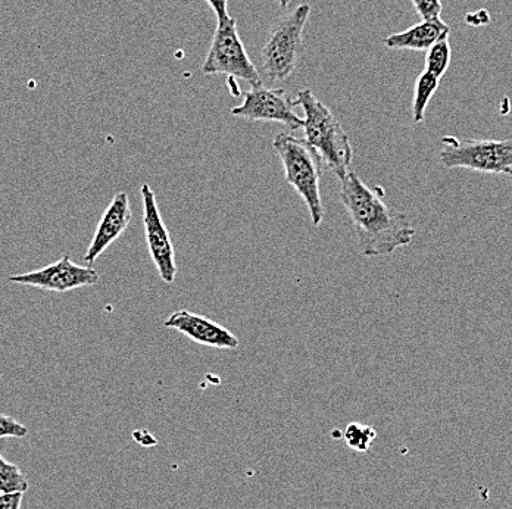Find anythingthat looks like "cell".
I'll return each mask as SVG.
<instances>
[{"mask_svg":"<svg viewBox=\"0 0 512 509\" xmlns=\"http://www.w3.org/2000/svg\"><path fill=\"white\" fill-rule=\"evenodd\" d=\"M340 201L351 217L362 255H390L411 245L415 230L410 217L384 202L383 187L370 189L351 171L340 179Z\"/></svg>","mask_w":512,"mask_h":509,"instance_id":"obj_1","label":"cell"},{"mask_svg":"<svg viewBox=\"0 0 512 509\" xmlns=\"http://www.w3.org/2000/svg\"><path fill=\"white\" fill-rule=\"evenodd\" d=\"M296 103L305 112L302 127L305 131V140L318 152L324 164L339 177V180L343 179L352 171L354 151L342 124L311 90H301L296 95Z\"/></svg>","mask_w":512,"mask_h":509,"instance_id":"obj_2","label":"cell"},{"mask_svg":"<svg viewBox=\"0 0 512 509\" xmlns=\"http://www.w3.org/2000/svg\"><path fill=\"white\" fill-rule=\"evenodd\" d=\"M273 148L282 161L287 183L298 192L307 205L312 224L315 227L321 226L324 220L320 190L323 159L307 140L298 139L289 133L276 134Z\"/></svg>","mask_w":512,"mask_h":509,"instance_id":"obj_3","label":"cell"},{"mask_svg":"<svg viewBox=\"0 0 512 509\" xmlns=\"http://www.w3.org/2000/svg\"><path fill=\"white\" fill-rule=\"evenodd\" d=\"M311 6L302 3L295 11L280 17L270 28L261 51L262 74L271 83L287 80L298 67L304 48V31Z\"/></svg>","mask_w":512,"mask_h":509,"instance_id":"obj_4","label":"cell"},{"mask_svg":"<svg viewBox=\"0 0 512 509\" xmlns=\"http://www.w3.org/2000/svg\"><path fill=\"white\" fill-rule=\"evenodd\" d=\"M440 143L439 159L449 170L461 168L512 177V140H458L454 136H445Z\"/></svg>","mask_w":512,"mask_h":509,"instance_id":"obj_5","label":"cell"},{"mask_svg":"<svg viewBox=\"0 0 512 509\" xmlns=\"http://www.w3.org/2000/svg\"><path fill=\"white\" fill-rule=\"evenodd\" d=\"M202 74H226L231 78L248 81L252 87L262 86L261 74L249 58L240 39L234 18L218 24L202 67Z\"/></svg>","mask_w":512,"mask_h":509,"instance_id":"obj_6","label":"cell"},{"mask_svg":"<svg viewBox=\"0 0 512 509\" xmlns=\"http://www.w3.org/2000/svg\"><path fill=\"white\" fill-rule=\"evenodd\" d=\"M295 106H298L296 99L290 98L284 90L258 86L245 93L242 105L231 109V114L251 123H280L290 130H299L304 127V120L293 111Z\"/></svg>","mask_w":512,"mask_h":509,"instance_id":"obj_7","label":"cell"},{"mask_svg":"<svg viewBox=\"0 0 512 509\" xmlns=\"http://www.w3.org/2000/svg\"><path fill=\"white\" fill-rule=\"evenodd\" d=\"M140 195H142L143 226H145L149 254L161 280L167 284L174 283L177 276L176 251L159 211L155 192L148 183H145L140 187Z\"/></svg>","mask_w":512,"mask_h":509,"instance_id":"obj_8","label":"cell"},{"mask_svg":"<svg viewBox=\"0 0 512 509\" xmlns=\"http://www.w3.org/2000/svg\"><path fill=\"white\" fill-rule=\"evenodd\" d=\"M9 281L48 292L65 293L78 287L95 286L99 283V274L93 268L78 265L71 261L70 256L64 255L42 270L11 276Z\"/></svg>","mask_w":512,"mask_h":509,"instance_id":"obj_9","label":"cell"},{"mask_svg":"<svg viewBox=\"0 0 512 509\" xmlns=\"http://www.w3.org/2000/svg\"><path fill=\"white\" fill-rule=\"evenodd\" d=\"M164 326L167 329L179 331L193 342L208 348L237 349L240 345L239 339L226 327L209 320L204 315L193 314L186 309L173 312L165 320Z\"/></svg>","mask_w":512,"mask_h":509,"instance_id":"obj_10","label":"cell"},{"mask_svg":"<svg viewBox=\"0 0 512 509\" xmlns=\"http://www.w3.org/2000/svg\"><path fill=\"white\" fill-rule=\"evenodd\" d=\"M131 221L130 201L126 192L117 193L111 204L103 212L98 229L95 231L92 243L84 255V262L93 265L99 258L127 230Z\"/></svg>","mask_w":512,"mask_h":509,"instance_id":"obj_11","label":"cell"},{"mask_svg":"<svg viewBox=\"0 0 512 509\" xmlns=\"http://www.w3.org/2000/svg\"><path fill=\"white\" fill-rule=\"evenodd\" d=\"M451 28L439 20H421L420 23L401 31V33L392 34L384 39V45L389 49L396 51H417L427 52L436 42L443 37H448Z\"/></svg>","mask_w":512,"mask_h":509,"instance_id":"obj_12","label":"cell"},{"mask_svg":"<svg viewBox=\"0 0 512 509\" xmlns=\"http://www.w3.org/2000/svg\"><path fill=\"white\" fill-rule=\"evenodd\" d=\"M440 78L423 71L415 81L414 102H412V120L415 124L423 123L427 106L439 89Z\"/></svg>","mask_w":512,"mask_h":509,"instance_id":"obj_13","label":"cell"},{"mask_svg":"<svg viewBox=\"0 0 512 509\" xmlns=\"http://www.w3.org/2000/svg\"><path fill=\"white\" fill-rule=\"evenodd\" d=\"M426 53V70L424 71L442 80L451 64L452 51L449 36L440 39Z\"/></svg>","mask_w":512,"mask_h":509,"instance_id":"obj_14","label":"cell"},{"mask_svg":"<svg viewBox=\"0 0 512 509\" xmlns=\"http://www.w3.org/2000/svg\"><path fill=\"white\" fill-rule=\"evenodd\" d=\"M28 482L18 465L11 464L0 455V495L2 493H26Z\"/></svg>","mask_w":512,"mask_h":509,"instance_id":"obj_15","label":"cell"},{"mask_svg":"<svg viewBox=\"0 0 512 509\" xmlns=\"http://www.w3.org/2000/svg\"><path fill=\"white\" fill-rule=\"evenodd\" d=\"M376 437L377 433L373 427L365 426V424L361 423L349 424L346 427L345 433H343L346 445L359 452V454H365V452L370 451Z\"/></svg>","mask_w":512,"mask_h":509,"instance_id":"obj_16","label":"cell"},{"mask_svg":"<svg viewBox=\"0 0 512 509\" xmlns=\"http://www.w3.org/2000/svg\"><path fill=\"white\" fill-rule=\"evenodd\" d=\"M421 20H439L442 15V0H411Z\"/></svg>","mask_w":512,"mask_h":509,"instance_id":"obj_17","label":"cell"},{"mask_svg":"<svg viewBox=\"0 0 512 509\" xmlns=\"http://www.w3.org/2000/svg\"><path fill=\"white\" fill-rule=\"evenodd\" d=\"M27 433L26 426L18 423L14 418L8 417V415L0 414V439H5V437L21 439V437H26Z\"/></svg>","mask_w":512,"mask_h":509,"instance_id":"obj_18","label":"cell"},{"mask_svg":"<svg viewBox=\"0 0 512 509\" xmlns=\"http://www.w3.org/2000/svg\"><path fill=\"white\" fill-rule=\"evenodd\" d=\"M206 2H208L209 8L214 11L218 24L229 20V0H206Z\"/></svg>","mask_w":512,"mask_h":509,"instance_id":"obj_19","label":"cell"},{"mask_svg":"<svg viewBox=\"0 0 512 509\" xmlns=\"http://www.w3.org/2000/svg\"><path fill=\"white\" fill-rule=\"evenodd\" d=\"M24 493H2L0 509H21Z\"/></svg>","mask_w":512,"mask_h":509,"instance_id":"obj_20","label":"cell"},{"mask_svg":"<svg viewBox=\"0 0 512 509\" xmlns=\"http://www.w3.org/2000/svg\"><path fill=\"white\" fill-rule=\"evenodd\" d=\"M142 433V439H137V442L140 443V445H146V446H152L155 445L156 440L155 437H152L151 434L148 432H140Z\"/></svg>","mask_w":512,"mask_h":509,"instance_id":"obj_21","label":"cell"},{"mask_svg":"<svg viewBox=\"0 0 512 509\" xmlns=\"http://www.w3.org/2000/svg\"><path fill=\"white\" fill-rule=\"evenodd\" d=\"M290 2H292V0H277V3H279L280 8H287V6L290 5Z\"/></svg>","mask_w":512,"mask_h":509,"instance_id":"obj_22","label":"cell"}]
</instances>
